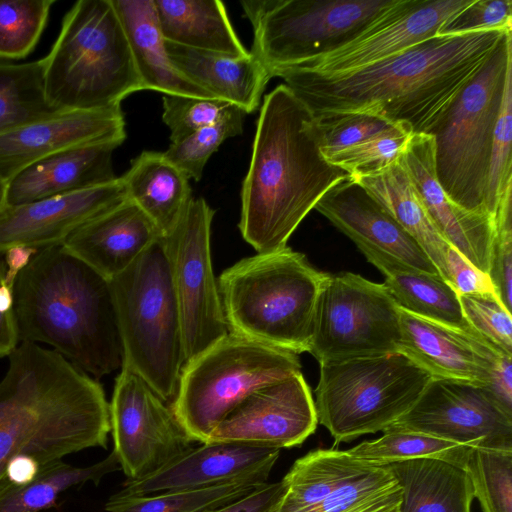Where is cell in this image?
Returning a JSON list of instances; mask_svg holds the SVG:
<instances>
[{
  "mask_svg": "<svg viewBox=\"0 0 512 512\" xmlns=\"http://www.w3.org/2000/svg\"><path fill=\"white\" fill-rule=\"evenodd\" d=\"M512 30L434 36L356 70L319 75L298 68L275 71L315 115L367 113L428 134Z\"/></svg>",
  "mask_w": 512,
  "mask_h": 512,
  "instance_id": "1",
  "label": "cell"
},
{
  "mask_svg": "<svg viewBox=\"0 0 512 512\" xmlns=\"http://www.w3.org/2000/svg\"><path fill=\"white\" fill-rule=\"evenodd\" d=\"M0 380V481L25 457L43 468L107 445L109 403L102 385L50 348L21 341Z\"/></svg>",
  "mask_w": 512,
  "mask_h": 512,
  "instance_id": "2",
  "label": "cell"
},
{
  "mask_svg": "<svg viewBox=\"0 0 512 512\" xmlns=\"http://www.w3.org/2000/svg\"><path fill=\"white\" fill-rule=\"evenodd\" d=\"M349 174L322 154L314 114L285 85L262 102L241 189L239 230L257 253L287 242L322 196Z\"/></svg>",
  "mask_w": 512,
  "mask_h": 512,
  "instance_id": "3",
  "label": "cell"
},
{
  "mask_svg": "<svg viewBox=\"0 0 512 512\" xmlns=\"http://www.w3.org/2000/svg\"><path fill=\"white\" fill-rule=\"evenodd\" d=\"M13 296L21 341L51 347L96 380L121 369L110 281L63 245L32 257Z\"/></svg>",
  "mask_w": 512,
  "mask_h": 512,
  "instance_id": "4",
  "label": "cell"
},
{
  "mask_svg": "<svg viewBox=\"0 0 512 512\" xmlns=\"http://www.w3.org/2000/svg\"><path fill=\"white\" fill-rule=\"evenodd\" d=\"M326 274L288 246L241 259L217 280L229 332L297 355L308 352Z\"/></svg>",
  "mask_w": 512,
  "mask_h": 512,
  "instance_id": "5",
  "label": "cell"
},
{
  "mask_svg": "<svg viewBox=\"0 0 512 512\" xmlns=\"http://www.w3.org/2000/svg\"><path fill=\"white\" fill-rule=\"evenodd\" d=\"M41 60L46 98L60 112L120 106L144 90L112 0L74 3Z\"/></svg>",
  "mask_w": 512,
  "mask_h": 512,
  "instance_id": "6",
  "label": "cell"
},
{
  "mask_svg": "<svg viewBox=\"0 0 512 512\" xmlns=\"http://www.w3.org/2000/svg\"><path fill=\"white\" fill-rule=\"evenodd\" d=\"M161 238L109 281L122 347L121 367L138 374L171 404L185 355L179 310Z\"/></svg>",
  "mask_w": 512,
  "mask_h": 512,
  "instance_id": "7",
  "label": "cell"
},
{
  "mask_svg": "<svg viewBox=\"0 0 512 512\" xmlns=\"http://www.w3.org/2000/svg\"><path fill=\"white\" fill-rule=\"evenodd\" d=\"M511 69L512 31L500 39L428 133L434 139L435 174L447 197L489 217L486 198L493 133Z\"/></svg>",
  "mask_w": 512,
  "mask_h": 512,
  "instance_id": "8",
  "label": "cell"
},
{
  "mask_svg": "<svg viewBox=\"0 0 512 512\" xmlns=\"http://www.w3.org/2000/svg\"><path fill=\"white\" fill-rule=\"evenodd\" d=\"M319 364L314 399L318 424L335 443L385 431L410 410L432 379L399 351Z\"/></svg>",
  "mask_w": 512,
  "mask_h": 512,
  "instance_id": "9",
  "label": "cell"
},
{
  "mask_svg": "<svg viewBox=\"0 0 512 512\" xmlns=\"http://www.w3.org/2000/svg\"><path fill=\"white\" fill-rule=\"evenodd\" d=\"M299 372L297 354L228 332L184 365L170 405L189 437L206 443L246 397Z\"/></svg>",
  "mask_w": 512,
  "mask_h": 512,
  "instance_id": "10",
  "label": "cell"
},
{
  "mask_svg": "<svg viewBox=\"0 0 512 512\" xmlns=\"http://www.w3.org/2000/svg\"><path fill=\"white\" fill-rule=\"evenodd\" d=\"M396 0L242 1L250 51L272 74L330 53L365 32Z\"/></svg>",
  "mask_w": 512,
  "mask_h": 512,
  "instance_id": "11",
  "label": "cell"
},
{
  "mask_svg": "<svg viewBox=\"0 0 512 512\" xmlns=\"http://www.w3.org/2000/svg\"><path fill=\"white\" fill-rule=\"evenodd\" d=\"M400 311L385 284L358 274H326L308 352L319 362L398 351Z\"/></svg>",
  "mask_w": 512,
  "mask_h": 512,
  "instance_id": "12",
  "label": "cell"
},
{
  "mask_svg": "<svg viewBox=\"0 0 512 512\" xmlns=\"http://www.w3.org/2000/svg\"><path fill=\"white\" fill-rule=\"evenodd\" d=\"M214 213L203 198H192L177 225L161 238L180 315L185 364L229 332L212 267Z\"/></svg>",
  "mask_w": 512,
  "mask_h": 512,
  "instance_id": "13",
  "label": "cell"
},
{
  "mask_svg": "<svg viewBox=\"0 0 512 512\" xmlns=\"http://www.w3.org/2000/svg\"><path fill=\"white\" fill-rule=\"evenodd\" d=\"M274 512H398L401 488L386 466L347 451L317 449L297 459L281 480Z\"/></svg>",
  "mask_w": 512,
  "mask_h": 512,
  "instance_id": "14",
  "label": "cell"
},
{
  "mask_svg": "<svg viewBox=\"0 0 512 512\" xmlns=\"http://www.w3.org/2000/svg\"><path fill=\"white\" fill-rule=\"evenodd\" d=\"M109 412L113 452L128 480L159 470L194 442L170 403L129 368L116 377Z\"/></svg>",
  "mask_w": 512,
  "mask_h": 512,
  "instance_id": "15",
  "label": "cell"
},
{
  "mask_svg": "<svg viewBox=\"0 0 512 512\" xmlns=\"http://www.w3.org/2000/svg\"><path fill=\"white\" fill-rule=\"evenodd\" d=\"M387 429L472 448L512 451V414L486 385L467 381L432 377L410 410Z\"/></svg>",
  "mask_w": 512,
  "mask_h": 512,
  "instance_id": "16",
  "label": "cell"
},
{
  "mask_svg": "<svg viewBox=\"0 0 512 512\" xmlns=\"http://www.w3.org/2000/svg\"><path fill=\"white\" fill-rule=\"evenodd\" d=\"M317 425L311 390L299 372L246 397L214 428L207 442L291 448L301 445Z\"/></svg>",
  "mask_w": 512,
  "mask_h": 512,
  "instance_id": "17",
  "label": "cell"
},
{
  "mask_svg": "<svg viewBox=\"0 0 512 512\" xmlns=\"http://www.w3.org/2000/svg\"><path fill=\"white\" fill-rule=\"evenodd\" d=\"M472 0H396L365 32L338 49L292 67L319 75L350 72L438 35Z\"/></svg>",
  "mask_w": 512,
  "mask_h": 512,
  "instance_id": "18",
  "label": "cell"
},
{
  "mask_svg": "<svg viewBox=\"0 0 512 512\" xmlns=\"http://www.w3.org/2000/svg\"><path fill=\"white\" fill-rule=\"evenodd\" d=\"M127 199L120 178L112 182L0 211V256L14 247L37 251L63 245L85 223Z\"/></svg>",
  "mask_w": 512,
  "mask_h": 512,
  "instance_id": "19",
  "label": "cell"
},
{
  "mask_svg": "<svg viewBox=\"0 0 512 512\" xmlns=\"http://www.w3.org/2000/svg\"><path fill=\"white\" fill-rule=\"evenodd\" d=\"M280 449L234 442H207L191 447L159 470L128 480L118 493L128 496L200 489L257 479L267 482Z\"/></svg>",
  "mask_w": 512,
  "mask_h": 512,
  "instance_id": "20",
  "label": "cell"
},
{
  "mask_svg": "<svg viewBox=\"0 0 512 512\" xmlns=\"http://www.w3.org/2000/svg\"><path fill=\"white\" fill-rule=\"evenodd\" d=\"M126 138L120 106L62 111L0 135V180L7 183L29 165L64 149Z\"/></svg>",
  "mask_w": 512,
  "mask_h": 512,
  "instance_id": "21",
  "label": "cell"
},
{
  "mask_svg": "<svg viewBox=\"0 0 512 512\" xmlns=\"http://www.w3.org/2000/svg\"><path fill=\"white\" fill-rule=\"evenodd\" d=\"M399 160L443 238L471 265L488 275L494 221L458 206L447 197L435 174L433 137L413 133Z\"/></svg>",
  "mask_w": 512,
  "mask_h": 512,
  "instance_id": "22",
  "label": "cell"
},
{
  "mask_svg": "<svg viewBox=\"0 0 512 512\" xmlns=\"http://www.w3.org/2000/svg\"><path fill=\"white\" fill-rule=\"evenodd\" d=\"M399 311V352L433 378L488 384L504 356L497 348L473 331L418 317L401 308Z\"/></svg>",
  "mask_w": 512,
  "mask_h": 512,
  "instance_id": "23",
  "label": "cell"
},
{
  "mask_svg": "<svg viewBox=\"0 0 512 512\" xmlns=\"http://www.w3.org/2000/svg\"><path fill=\"white\" fill-rule=\"evenodd\" d=\"M355 244L383 251L408 266L440 275L417 241L350 177L330 188L315 205Z\"/></svg>",
  "mask_w": 512,
  "mask_h": 512,
  "instance_id": "24",
  "label": "cell"
},
{
  "mask_svg": "<svg viewBox=\"0 0 512 512\" xmlns=\"http://www.w3.org/2000/svg\"><path fill=\"white\" fill-rule=\"evenodd\" d=\"M162 234L128 198L73 232L63 246L103 277L113 279Z\"/></svg>",
  "mask_w": 512,
  "mask_h": 512,
  "instance_id": "25",
  "label": "cell"
},
{
  "mask_svg": "<svg viewBox=\"0 0 512 512\" xmlns=\"http://www.w3.org/2000/svg\"><path fill=\"white\" fill-rule=\"evenodd\" d=\"M120 145L100 143L51 154L20 171L6 183L5 207L18 206L114 181L113 151Z\"/></svg>",
  "mask_w": 512,
  "mask_h": 512,
  "instance_id": "26",
  "label": "cell"
},
{
  "mask_svg": "<svg viewBox=\"0 0 512 512\" xmlns=\"http://www.w3.org/2000/svg\"><path fill=\"white\" fill-rule=\"evenodd\" d=\"M165 47L173 66L192 83L246 114L258 109L271 76L251 52L244 57H230L167 41Z\"/></svg>",
  "mask_w": 512,
  "mask_h": 512,
  "instance_id": "27",
  "label": "cell"
},
{
  "mask_svg": "<svg viewBox=\"0 0 512 512\" xmlns=\"http://www.w3.org/2000/svg\"><path fill=\"white\" fill-rule=\"evenodd\" d=\"M112 4L128 39L144 90L216 99L173 66L165 47L154 0H112Z\"/></svg>",
  "mask_w": 512,
  "mask_h": 512,
  "instance_id": "28",
  "label": "cell"
},
{
  "mask_svg": "<svg viewBox=\"0 0 512 512\" xmlns=\"http://www.w3.org/2000/svg\"><path fill=\"white\" fill-rule=\"evenodd\" d=\"M357 247L385 276L384 284L399 308L418 317L472 331L463 317L458 293L440 275L408 266L375 248Z\"/></svg>",
  "mask_w": 512,
  "mask_h": 512,
  "instance_id": "29",
  "label": "cell"
},
{
  "mask_svg": "<svg viewBox=\"0 0 512 512\" xmlns=\"http://www.w3.org/2000/svg\"><path fill=\"white\" fill-rule=\"evenodd\" d=\"M119 178L127 198L162 236L173 230L193 198L189 178L163 152L143 151Z\"/></svg>",
  "mask_w": 512,
  "mask_h": 512,
  "instance_id": "30",
  "label": "cell"
},
{
  "mask_svg": "<svg viewBox=\"0 0 512 512\" xmlns=\"http://www.w3.org/2000/svg\"><path fill=\"white\" fill-rule=\"evenodd\" d=\"M384 466L401 488L398 512H471L474 495L464 468L431 458Z\"/></svg>",
  "mask_w": 512,
  "mask_h": 512,
  "instance_id": "31",
  "label": "cell"
},
{
  "mask_svg": "<svg viewBox=\"0 0 512 512\" xmlns=\"http://www.w3.org/2000/svg\"><path fill=\"white\" fill-rule=\"evenodd\" d=\"M165 41L230 57L247 56L218 0H154Z\"/></svg>",
  "mask_w": 512,
  "mask_h": 512,
  "instance_id": "32",
  "label": "cell"
},
{
  "mask_svg": "<svg viewBox=\"0 0 512 512\" xmlns=\"http://www.w3.org/2000/svg\"><path fill=\"white\" fill-rule=\"evenodd\" d=\"M351 179L417 241L446 281L448 255L453 247L438 231L400 160L378 174Z\"/></svg>",
  "mask_w": 512,
  "mask_h": 512,
  "instance_id": "33",
  "label": "cell"
},
{
  "mask_svg": "<svg viewBox=\"0 0 512 512\" xmlns=\"http://www.w3.org/2000/svg\"><path fill=\"white\" fill-rule=\"evenodd\" d=\"M112 451L105 459L87 467H76L62 460L43 467L38 475L22 486L0 484V512H40L57 503L66 490L87 482L98 484L101 479L120 470Z\"/></svg>",
  "mask_w": 512,
  "mask_h": 512,
  "instance_id": "34",
  "label": "cell"
},
{
  "mask_svg": "<svg viewBox=\"0 0 512 512\" xmlns=\"http://www.w3.org/2000/svg\"><path fill=\"white\" fill-rule=\"evenodd\" d=\"M58 112L45 95L42 60L0 62V135Z\"/></svg>",
  "mask_w": 512,
  "mask_h": 512,
  "instance_id": "35",
  "label": "cell"
},
{
  "mask_svg": "<svg viewBox=\"0 0 512 512\" xmlns=\"http://www.w3.org/2000/svg\"><path fill=\"white\" fill-rule=\"evenodd\" d=\"M266 482L245 479L200 489L128 496L117 493L105 505L108 512H210L243 497Z\"/></svg>",
  "mask_w": 512,
  "mask_h": 512,
  "instance_id": "36",
  "label": "cell"
},
{
  "mask_svg": "<svg viewBox=\"0 0 512 512\" xmlns=\"http://www.w3.org/2000/svg\"><path fill=\"white\" fill-rule=\"evenodd\" d=\"M471 449L417 432L387 429L376 440L361 442L346 451L357 459L382 466L410 459L431 458L465 469Z\"/></svg>",
  "mask_w": 512,
  "mask_h": 512,
  "instance_id": "37",
  "label": "cell"
},
{
  "mask_svg": "<svg viewBox=\"0 0 512 512\" xmlns=\"http://www.w3.org/2000/svg\"><path fill=\"white\" fill-rule=\"evenodd\" d=\"M465 470L483 512H512V451L472 448Z\"/></svg>",
  "mask_w": 512,
  "mask_h": 512,
  "instance_id": "38",
  "label": "cell"
},
{
  "mask_svg": "<svg viewBox=\"0 0 512 512\" xmlns=\"http://www.w3.org/2000/svg\"><path fill=\"white\" fill-rule=\"evenodd\" d=\"M54 0H0V58H25L46 26Z\"/></svg>",
  "mask_w": 512,
  "mask_h": 512,
  "instance_id": "39",
  "label": "cell"
},
{
  "mask_svg": "<svg viewBox=\"0 0 512 512\" xmlns=\"http://www.w3.org/2000/svg\"><path fill=\"white\" fill-rule=\"evenodd\" d=\"M413 133L408 124L398 123L387 131L333 154L327 161L343 169L350 178L378 174L399 159Z\"/></svg>",
  "mask_w": 512,
  "mask_h": 512,
  "instance_id": "40",
  "label": "cell"
},
{
  "mask_svg": "<svg viewBox=\"0 0 512 512\" xmlns=\"http://www.w3.org/2000/svg\"><path fill=\"white\" fill-rule=\"evenodd\" d=\"M245 114L238 108L221 121L172 142L163 152L165 157L189 179L199 181L207 161L220 145L243 132Z\"/></svg>",
  "mask_w": 512,
  "mask_h": 512,
  "instance_id": "41",
  "label": "cell"
},
{
  "mask_svg": "<svg viewBox=\"0 0 512 512\" xmlns=\"http://www.w3.org/2000/svg\"><path fill=\"white\" fill-rule=\"evenodd\" d=\"M512 69L506 78L503 98L494 128L488 183L487 212L494 219L507 197L512 196Z\"/></svg>",
  "mask_w": 512,
  "mask_h": 512,
  "instance_id": "42",
  "label": "cell"
},
{
  "mask_svg": "<svg viewBox=\"0 0 512 512\" xmlns=\"http://www.w3.org/2000/svg\"><path fill=\"white\" fill-rule=\"evenodd\" d=\"M463 317L476 334L512 356V315L495 292L458 294Z\"/></svg>",
  "mask_w": 512,
  "mask_h": 512,
  "instance_id": "43",
  "label": "cell"
},
{
  "mask_svg": "<svg viewBox=\"0 0 512 512\" xmlns=\"http://www.w3.org/2000/svg\"><path fill=\"white\" fill-rule=\"evenodd\" d=\"M315 119L321 151L326 160L347 147L401 123L367 113L323 114L315 116Z\"/></svg>",
  "mask_w": 512,
  "mask_h": 512,
  "instance_id": "44",
  "label": "cell"
},
{
  "mask_svg": "<svg viewBox=\"0 0 512 512\" xmlns=\"http://www.w3.org/2000/svg\"><path fill=\"white\" fill-rule=\"evenodd\" d=\"M162 102V119L170 129L171 143L221 121L239 108L219 99L179 95H165Z\"/></svg>",
  "mask_w": 512,
  "mask_h": 512,
  "instance_id": "45",
  "label": "cell"
},
{
  "mask_svg": "<svg viewBox=\"0 0 512 512\" xmlns=\"http://www.w3.org/2000/svg\"><path fill=\"white\" fill-rule=\"evenodd\" d=\"M495 233L488 276L495 293L511 311L512 308V199L501 204L493 219Z\"/></svg>",
  "mask_w": 512,
  "mask_h": 512,
  "instance_id": "46",
  "label": "cell"
},
{
  "mask_svg": "<svg viewBox=\"0 0 512 512\" xmlns=\"http://www.w3.org/2000/svg\"><path fill=\"white\" fill-rule=\"evenodd\" d=\"M488 30H512L511 0H472L447 20L438 35H459Z\"/></svg>",
  "mask_w": 512,
  "mask_h": 512,
  "instance_id": "47",
  "label": "cell"
},
{
  "mask_svg": "<svg viewBox=\"0 0 512 512\" xmlns=\"http://www.w3.org/2000/svg\"><path fill=\"white\" fill-rule=\"evenodd\" d=\"M446 281L458 294L495 292L489 276L476 269L454 248L448 255Z\"/></svg>",
  "mask_w": 512,
  "mask_h": 512,
  "instance_id": "48",
  "label": "cell"
},
{
  "mask_svg": "<svg viewBox=\"0 0 512 512\" xmlns=\"http://www.w3.org/2000/svg\"><path fill=\"white\" fill-rule=\"evenodd\" d=\"M6 268L0 256V358L8 356L19 344L14 313L13 286L5 280Z\"/></svg>",
  "mask_w": 512,
  "mask_h": 512,
  "instance_id": "49",
  "label": "cell"
},
{
  "mask_svg": "<svg viewBox=\"0 0 512 512\" xmlns=\"http://www.w3.org/2000/svg\"><path fill=\"white\" fill-rule=\"evenodd\" d=\"M283 494L282 482L259 486L249 494L210 512H274Z\"/></svg>",
  "mask_w": 512,
  "mask_h": 512,
  "instance_id": "50",
  "label": "cell"
},
{
  "mask_svg": "<svg viewBox=\"0 0 512 512\" xmlns=\"http://www.w3.org/2000/svg\"><path fill=\"white\" fill-rule=\"evenodd\" d=\"M491 395L510 414H512V357L502 356L493 370L486 385Z\"/></svg>",
  "mask_w": 512,
  "mask_h": 512,
  "instance_id": "51",
  "label": "cell"
},
{
  "mask_svg": "<svg viewBox=\"0 0 512 512\" xmlns=\"http://www.w3.org/2000/svg\"><path fill=\"white\" fill-rule=\"evenodd\" d=\"M38 251L27 247H14L4 253L5 280L14 287L18 274L27 266Z\"/></svg>",
  "mask_w": 512,
  "mask_h": 512,
  "instance_id": "52",
  "label": "cell"
},
{
  "mask_svg": "<svg viewBox=\"0 0 512 512\" xmlns=\"http://www.w3.org/2000/svg\"><path fill=\"white\" fill-rule=\"evenodd\" d=\"M5 191H6V183L0 180V211L5 208Z\"/></svg>",
  "mask_w": 512,
  "mask_h": 512,
  "instance_id": "53",
  "label": "cell"
}]
</instances>
